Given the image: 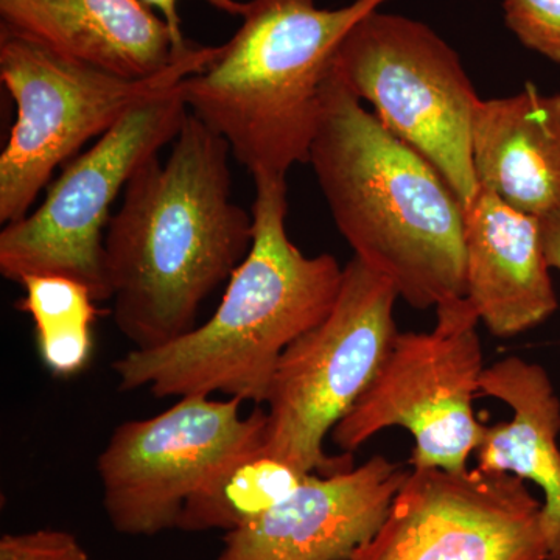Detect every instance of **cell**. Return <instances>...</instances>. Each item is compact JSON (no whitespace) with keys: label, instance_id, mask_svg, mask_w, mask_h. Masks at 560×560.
<instances>
[{"label":"cell","instance_id":"obj_22","mask_svg":"<svg viewBox=\"0 0 560 560\" xmlns=\"http://www.w3.org/2000/svg\"><path fill=\"white\" fill-rule=\"evenodd\" d=\"M143 2L156 10L176 35L184 36L183 21H180L179 14L180 0H143ZM206 2L213 9L231 14V16H242L243 10H245V2H238V0H206Z\"/></svg>","mask_w":560,"mask_h":560},{"label":"cell","instance_id":"obj_7","mask_svg":"<svg viewBox=\"0 0 560 560\" xmlns=\"http://www.w3.org/2000/svg\"><path fill=\"white\" fill-rule=\"evenodd\" d=\"M330 69L390 135L438 168L463 205L477 194L471 124L481 98L447 40L377 9L350 28Z\"/></svg>","mask_w":560,"mask_h":560},{"label":"cell","instance_id":"obj_2","mask_svg":"<svg viewBox=\"0 0 560 560\" xmlns=\"http://www.w3.org/2000/svg\"><path fill=\"white\" fill-rule=\"evenodd\" d=\"M308 164L353 257L388 279L401 300L427 311L466 298L458 195L331 69Z\"/></svg>","mask_w":560,"mask_h":560},{"label":"cell","instance_id":"obj_13","mask_svg":"<svg viewBox=\"0 0 560 560\" xmlns=\"http://www.w3.org/2000/svg\"><path fill=\"white\" fill-rule=\"evenodd\" d=\"M0 31L128 79L160 75L201 46L143 0H0Z\"/></svg>","mask_w":560,"mask_h":560},{"label":"cell","instance_id":"obj_8","mask_svg":"<svg viewBox=\"0 0 560 560\" xmlns=\"http://www.w3.org/2000/svg\"><path fill=\"white\" fill-rule=\"evenodd\" d=\"M436 318L431 331L397 334L374 381L331 430L342 452L401 427L415 438L412 469H469L486 430L474 410L486 370L480 318L466 298L436 307Z\"/></svg>","mask_w":560,"mask_h":560},{"label":"cell","instance_id":"obj_19","mask_svg":"<svg viewBox=\"0 0 560 560\" xmlns=\"http://www.w3.org/2000/svg\"><path fill=\"white\" fill-rule=\"evenodd\" d=\"M503 13L526 49L560 66V0H503Z\"/></svg>","mask_w":560,"mask_h":560},{"label":"cell","instance_id":"obj_20","mask_svg":"<svg viewBox=\"0 0 560 560\" xmlns=\"http://www.w3.org/2000/svg\"><path fill=\"white\" fill-rule=\"evenodd\" d=\"M0 560H90L80 540L68 530L38 529L3 534Z\"/></svg>","mask_w":560,"mask_h":560},{"label":"cell","instance_id":"obj_5","mask_svg":"<svg viewBox=\"0 0 560 560\" xmlns=\"http://www.w3.org/2000/svg\"><path fill=\"white\" fill-rule=\"evenodd\" d=\"M219 49L200 46L160 75L128 79L0 31V81L16 106L0 154V223L24 219L57 167L84 143L101 138L136 106L200 72Z\"/></svg>","mask_w":560,"mask_h":560},{"label":"cell","instance_id":"obj_10","mask_svg":"<svg viewBox=\"0 0 560 560\" xmlns=\"http://www.w3.org/2000/svg\"><path fill=\"white\" fill-rule=\"evenodd\" d=\"M228 397H179L149 419L114 429L97 459L103 508L117 533L151 537L178 526L187 500L224 464L264 447L267 410Z\"/></svg>","mask_w":560,"mask_h":560},{"label":"cell","instance_id":"obj_11","mask_svg":"<svg viewBox=\"0 0 560 560\" xmlns=\"http://www.w3.org/2000/svg\"><path fill=\"white\" fill-rule=\"evenodd\" d=\"M544 503L503 471L412 469L350 560H548Z\"/></svg>","mask_w":560,"mask_h":560},{"label":"cell","instance_id":"obj_6","mask_svg":"<svg viewBox=\"0 0 560 560\" xmlns=\"http://www.w3.org/2000/svg\"><path fill=\"white\" fill-rule=\"evenodd\" d=\"M399 293L357 257L342 270L327 318L291 342L272 374L261 452L302 474L353 469L352 453L330 456L324 441L363 396L396 340Z\"/></svg>","mask_w":560,"mask_h":560},{"label":"cell","instance_id":"obj_4","mask_svg":"<svg viewBox=\"0 0 560 560\" xmlns=\"http://www.w3.org/2000/svg\"><path fill=\"white\" fill-rule=\"evenodd\" d=\"M388 0L319 9L315 0H246L238 31L180 83L187 109L254 178H287L311 158L324 81L350 28Z\"/></svg>","mask_w":560,"mask_h":560},{"label":"cell","instance_id":"obj_18","mask_svg":"<svg viewBox=\"0 0 560 560\" xmlns=\"http://www.w3.org/2000/svg\"><path fill=\"white\" fill-rule=\"evenodd\" d=\"M24 298L18 311L27 313L36 334L94 326L98 311L92 291L66 276H31L20 283Z\"/></svg>","mask_w":560,"mask_h":560},{"label":"cell","instance_id":"obj_15","mask_svg":"<svg viewBox=\"0 0 560 560\" xmlns=\"http://www.w3.org/2000/svg\"><path fill=\"white\" fill-rule=\"evenodd\" d=\"M471 160L478 186L512 209L536 219L560 212V92L526 84L511 97L480 101Z\"/></svg>","mask_w":560,"mask_h":560},{"label":"cell","instance_id":"obj_14","mask_svg":"<svg viewBox=\"0 0 560 560\" xmlns=\"http://www.w3.org/2000/svg\"><path fill=\"white\" fill-rule=\"evenodd\" d=\"M464 249L466 300L493 337L521 335L558 311L536 217L480 186L464 205Z\"/></svg>","mask_w":560,"mask_h":560},{"label":"cell","instance_id":"obj_16","mask_svg":"<svg viewBox=\"0 0 560 560\" xmlns=\"http://www.w3.org/2000/svg\"><path fill=\"white\" fill-rule=\"evenodd\" d=\"M480 394L510 405L512 419L486 427L477 467L539 486L548 560H560V400L540 364L508 357L486 368Z\"/></svg>","mask_w":560,"mask_h":560},{"label":"cell","instance_id":"obj_1","mask_svg":"<svg viewBox=\"0 0 560 560\" xmlns=\"http://www.w3.org/2000/svg\"><path fill=\"white\" fill-rule=\"evenodd\" d=\"M231 149L187 114L167 161L151 158L124 190L103 238L117 329L158 349L198 326L202 302L248 256L253 213L232 200Z\"/></svg>","mask_w":560,"mask_h":560},{"label":"cell","instance_id":"obj_23","mask_svg":"<svg viewBox=\"0 0 560 560\" xmlns=\"http://www.w3.org/2000/svg\"><path fill=\"white\" fill-rule=\"evenodd\" d=\"M540 238L550 268L560 271V212L540 217Z\"/></svg>","mask_w":560,"mask_h":560},{"label":"cell","instance_id":"obj_21","mask_svg":"<svg viewBox=\"0 0 560 560\" xmlns=\"http://www.w3.org/2000/svg\"><path fill=\"white\" fill-rule=\"evenodd\" d=\"M36 346L44 366L55 377L68 378L80 374L91 361L94 340L92 326L36 334Z\"/></svg>","mask_w":560,"mask_h":560},{"label":"cell","instance_id":"obj_12","mask_svg":"<svg viewBox=\"0 0 560 560\" xmlns=\"http://www.w3.org/2000/svg\"><path fill=\"white\" fill-rule=\"evenodd\" d=\"M408 475L382 455L340 474H311L267 514L224 534L215 560H350L385 521Z\"/></svg>","mask_w":560,"mask_h":560},{"label":"cell","instance_id":"obj_9","mask_svg":"<svg viewBox=\"0 0 560 560\" xmlns=\"http://www.w3.org/2000/svg\"><path fill=\"white\" fill-rule=\"evenodd\" d=\"M189 109L173 90L132 108L70 164L43 205L0 232V275L14 283L31 276H66L95 301H109L103 238L110 206L140 165L178 138Z\"/></svg>","mask_w":560,"mask_h":560},{"label":"cell","instance_id":"obj_3","mask_svg":"<svg viewBox=\"0 0 560 560\" xmlns=\"http://www.w3.org/2000/svg\"><path fill=\"white\" fill-rule=\"evenodd\" d=\"M254 186L253 245L215 313L178 340L114 361L120 390L265 404L282 353L334 308L345 268L330 254L304 256L290 241L285 178H254Z\"/></svg>","mask_w":560,"mask_h":560},{"label":"cell","instance_id":"obj_17","mask_svg":"<svg viewBox=\"0 0 560 560\" xmlns=\"http://www.w3.org/2000/svg\"><path fill=\"white\" fill-rule=\"evenodd\" d=\"M307 477L261 448L243 453L224 464L187 500L176 529H220L224 534L241 529L289 499Z\"/></svg>","mask_w":560,"mask_h":560}]
</instances>
